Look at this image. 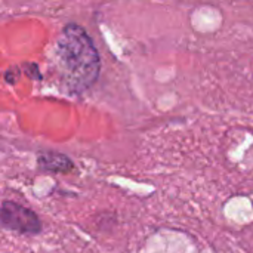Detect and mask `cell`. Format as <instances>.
<instances>
[{"mask_svg": "<svg viewBox=\"0 0 253 253\" xmlns=\"http://www.w3.org/2000/svg\"><path fill=\"white\" fill-rule=\"evenodd\" d=\"M0 224L6 230L16 231L19 234L34 236L39 234L43 228L40 218L31 209L15 203L3 202L0 208Z\"/></svg>", "mask_w": 253, "mask_h": 253, "instance_id": "2", "label": "cell"}, {"mask_svg": "<svg viewBox=\"0 0 253 253\" xmlns=\"http://www.w3.org/2000/svg\"><path fill=\"white\" fill-rule=\"evenodd\" d=\"M37 163L42 170H47L53 173H70L74 168L73 162L65 154L55 153V151H44L39 154Z\"/></svg>", "mask_w": 253, "mask_h": 253, "instance_id": "3", "label": "cell"}, {"mask_svg": "<svg viewBox=\"0 0 253 253\" xmlns=\"http://www.w3.org/2000/svg\"><path fill=\"white\" fill-rule=\"evenodd\" d=\"M58 58L64 80L71 92L87 90L99 77L101 58L92 37L79 24H68L58 39Z\"/></svg>", "mask_w": 253, "mask_h": 253, "instance_id": "1", "label": "cell"}]
</instances>
